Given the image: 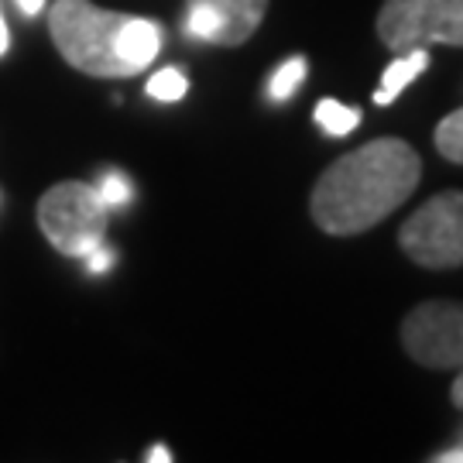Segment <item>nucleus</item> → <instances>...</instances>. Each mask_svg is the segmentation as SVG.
<instances>
[{"label": "nucleus", "instance_id": "12", "mask_svg": "<svg viewBox=\"0 0 463 463\" xmlns=\"http://www.w3.org/2000/svg\"><path fill=\"white\" fill-rule=\"evenodd\" d=\"M302 80H306V59L298 55V59H288V62L271 76V83H268V97L288 99L298 86H302Z\"/></svg>", "mask_w": 463, "mask_h": 463}, {"label": "nucleus", "instance_id": "13", "mask_svg": "<svg viewBox=\"0 0 463 463\" xmlns=\"http://www.w3.org/2000/svg\"><path fill=\"white\" fill-rule=\"evenodd\" d=\"M185 32L203 38V42H216L220 32H223V21H220V14H216L213 7H206V4H189Z\"/></svg>", "mask_w": 463, "mask_h": 463}, {"label": "nucleus", "instance_id": "6", "mask_svg": "<svg viewBox=\"0 0 463 463\" xmlns=\"http://www.w3.org/2000/svg\"><path fill=\"white\" fill-rule=\"evenodd\" d=\"M402 347L432 371L463 367V302L432 298L402 319Z\"/></svg>", "mask_w": 463, "mask_h": 463}, {"label": "nucleus", "instance_id": "3", "mask_svg": "<svg viewBox=\"0 0 463 463\" xmlns=\"http://www.w3.org/2000/svg\"><path fill=\"white\" fill-rule=\"evenodd\" d=\"M38 227L55 250L69 258H86L103 244L107 233V203L97 185L59 183L38 199Z\"/></svg>", "mask_w": 463, "mask_h": 463}, {"label": "nucleus", "instance_id": "11", "mask_svg": "<svg viewBox=\"0 0 463 463\" xmlns=\"http://www.w3.org/2000/svg\"><path fill=\"white\" fill-rule=\"evenodd\" d=\"M436 151L453 162V165H463V110H453L439 120L436 128Z\"/></svg>", "mask_w": 463, "mask_h": 463}, {"label": "nucleus", "instance_id": "21", "mask_svg": "<svg viewBox=\"0 0 463 463\" xmlns=\"http://www.w3.org/2000/svg\"><path fill=\"white\" fill-rule=\"evenodd\" d=\"M460 447H463V443H460Z\"/></svg>", "mask_w": 463, "mask_h": 463}, {"label": "nucleus", "instance_id": "2", "mask_svg": "<svg viewBox=\"0 0 463 463\" xmlns=\"http://www.w3.org/2000/svg\"><path fill=\"white\" fill-rule=\"evenodd\" d=\"M128 14L103 11L90 0H55L49 14V32L59 55L72 69L99 80L134 76V69L120 55V32Z\"/></svg>", "mask_w": 463, "mask_h": 463}, {"label": "nucleus", "instance_id": "18", "mask_svg": "<svg viewBox=\"0 0 463 463\" xmlns=\"http://www.w3.org/2000/svg\"><path fill=\"white\" fill-rule=\"evenodd\" d=\"M17 7H21L24 14H38V11L45 7V0H17Z\"/></svg>", "mask_w": 463, "mask_h": 463}, {"label": "nucleus", "instance_id": "5", "mask_svg": "<svg viewBox=\"0 0 463 463\" xmlns=\"http://www.w3.org/2000/svg\"><path fill=\"white\" fill-rule=\"evenodd\" d=\"M398 248L419 268L449 271L463 265V193H439L422 203L398 231Z\"/></svg>", "mask_w": 463, "mask_h": 463}, {"label": "nucleus", "instance_id": "17", "mask_svg": "<svg viewBox=\"0 0 463 463\" xmlns=\"http://www.w3.org/2000/svg\"><path fill=\"white\" fill-rule=\"evenodd\" d=\"M449 395H453V405L463 412V367H460V374H457V381H453V392H449Z\"/></svg>", "mask_w": 463, "mask_h": 463}, {"label": "nucleus", "instance_id": "19", "mask_svg": "<svg viewBox=\"0 0 463 463\" xmlns=\"http://www.w3.org/2000/svg\"><path fill=\"white\" fill-rule=\"evenodd\" d=\"M148 460H151V463H168L172 457H168V449H165V447H151Z\"/></svg>", "mask_w": 463, "mask_h": 463}, {"label": "nucleus", "instance_id": "8", "mask_svg": "<svg viewBox=\"0 0 463 463\" xmlns=\"http://www.w3.org/2000/svg\"><path fill=\"white\" fill-rule=\"evenodd\" d=\"M162 52V28L148 21V17H128L124 32H120V55L124 62L141 72L145 66L155 62V55Z\"/></svg>", "mask_w": 463, "mask_h": 463}, {"label": "nucleus", "instance_id": "1", "mask_svg": "<svg viewBox=\"0 0 463 463\" xmlns=\"http://www.w3.org/2000/svg\"><path fill=\"white\" fill-rule=\"evenodd\" d=\"M422 179L419 151L402 137L367 141L336 158L313 189L309 210L319 231L354 237L378 227L415 193Z\"/></svg>", "mask_w": 463, "mask_h": 463}, {"label": "nucleus", "instance_id": "4", "mask_svg": "<svg viewBox=\"0 0 463 463\" xmlns=\"http://www.w3.org/2000/svg\"><path fill=\"white\" fill-rule=\"evenodd\" d=\"M378 38L395 55L422 45L463 49V0H384L378 11Z\"/></svg>", "mask_w": 463, "mask_h": 463}, {"label": "nucleus", "instance_id": "14", "mask_svg": "<svg viewBox=\"0 0 463 463\" xmlns=\"http://www.w3.org/2000/svg\"><path fill=\"white\" fill-rule=\"evenodd\" d=\"M185 90H189V80H185L179 69H162V72H155L148 80V97L165 99V103L183 99Z\"/></svg>", "mask_w": 463, "mask_h": 463}, {"label": "nucleus", "instance_id": "9", "mask_svg": "<svg viewBox=\"0 0 463 463\" xmlns=\"http://www.w3.org/2000/svg\"><path fill=\"white\" fill-rule=\"evenodd\" d=\"M426 66H430V55H426V49L402 52L395 62L388 66V72H384V80H381L374 99H378L381 107H388V103H392V99H395L405 86L412 83L415 76H422V69H426Z\"/></svg>", "mask_w": 463, "mask_h": 463}, {"label": "nucleus", "instance_id": "10", "mask_svg": "<svg viewBox=\"0 0 463 463\" xmlns=\"http://www.w3.org/2000/svg\"><path fill=\"white\" fill-rule=\"evenodd\" d=\"M316 124L326 134H333V137H344V134H350L361 124V110H357V107H344L340 99H319V107H316Z\"/></svg>", "mask_w": 463, "mask_h": 463}, {"label": "nucleus", "instance_id": "7", "mask_svg": "<svg viewBox=\"0 0 463 463\" xmlns=\"http://www.w3.org/2000/svg\"><path fill=\"white\" fill-rule=\"evenodd\" d=\"M189 4H206L220 14L223 32L216 38V45H227V49L244 45L250 34L261 28L268 11V0H189Z\"/></svg>", "mask_w": 463, "mask_h": 463}, {"label": "nucleus", "instance_id": "16", "mask_svg": "<svg viewBox=\"0 0 463 463\" xmlns=\"http://www.w3.org/2000/svg\"><path fill=\"white\" fill-rule=\"evenodd\" d=\"M110 265H114V250L103 248V244H99V248H93L90 254H86V268H90L93 275H99V271H107Z\"/></svg>", "mask_w": 463, "mask_h": 463}, {"label": "nucleus", "instance_id": "15", "mask_svg": "<svg viewBox=\"0 0 463 463\" xmlns=\"http://www.w3.org/2000/svg\"><path fill=\"white\" fill-rule=\"evenodd\" d=\"M97 189H99V199L107 203V210H110V206H124V203L131 199V183H128L124 175H117V172L103 175V183H99Z\"/></svg>", "mask_w": 463, "mask_h": 463}, {"label": "nucleus", "instance_id": "20", "mask_svg": "<svg viewBox=\"0 0 463 463\" xmlns=\"http://www.w3.org/2000/svg\"><path fill=\"white\" fill-rule=\"evenodd\" d=\"M7 45H11V38H7V24H4V17H0V55L7 52Z\"/></svg>", "mask_w": 463, "mask_h": 463}]
</instances>
